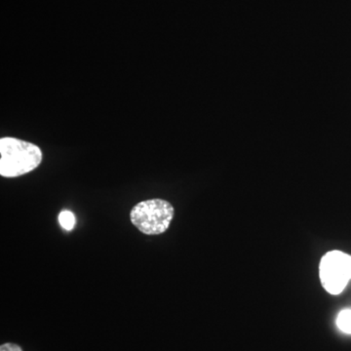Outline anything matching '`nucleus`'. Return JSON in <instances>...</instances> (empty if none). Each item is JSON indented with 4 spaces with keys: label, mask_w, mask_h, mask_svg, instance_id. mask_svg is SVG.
Masks as SVG:
<instances>
[{
    "label": "nucleus",
    "mask_w": 351,
    "mask_h": 351,
    "mask_svg": "<svg viewBox=\"0 0 351 351\" xmlns=\"http://www.w3.org/2000/svg\"><path fill=\"white\" fill-rule=\"evenodd\" d=\"M43 152L27 141L13 137L0 138V175L17 178L29 174L40 165Z\"/></svg>",
    "instance_id": "nucleus-1"
},
{
    "label": "nucleus",
    "mask_w": 351,
    "mask_h": 351,
    "mask_svg": "<svg viewBox=\"0 0 351 351\" xmlns=\"http://www.w3.org/2000/svg\"><path fill=\"white\" fill-rule=\"evenodd\" d=\"M175 216L169 201L154 198L141 201L132 208L130 221L145 235H159L167 232Z\"/></svg>",
    "instance_id": "nucleus-2"
},
{
    "label": "nucleus",
    "mask_w": 351,
    "mask_h": 351,
    "mask_svg": "<svg viewBox=\"0 0 351 351\" xmlns=\"http://www.w3.org/2000/svg\"><path fill=\"white\" fill-rule=\"evenodd\" d=\"M319 276L329 294H341L351 279V256L341 251L328 252L321 260Z\"/></svg>",
    "instance_id": "nucleus-3"
},
{
    "label": "nucleus",
    "mask_w": 351,
    "mask_h": 351,
    "mask_svg": "<svg viewBox=\"0 0 351 351\" xmlns=\"http://www.w3.org/2000/svg\"><path fill=\"white\" fill-rule=\"evenodd\" d=\"M337 325L341 331L351 334V309H343L337 318Z\"/></svg>",
    "instance_id": "nucleus-4"
},
{
    "label": "nucleus",
    "mask_w": 351,
    "mask_h": 351,
    "mask_svg": "<svg viewBox=\"0 0 351 351\" xmlns=\"http://www.w3.org/2000/svg\"><path fill=\"white\" fill-rule=\"evenodd\" d=\"M59 223L64 230L71 232V230L75 228L76 223L75 214L71 211H69V210H64L59 215Z\"/></svg>",
    "instance_id": "nucleus-5"
},
{
    "label": "nucleus",
    "mask_w": 351,
    "mask_h": 351,
    "mask_svg": "<svg viewBox=\"0 0 351 351\" xmlns=\"http://www.w3.org/2000/svg\"><path fill=\"white\" fill-rule=\"evenodd\" d=\"M0 351H23V348L16 343H7L0 346Z\"/></svg>",
    "instance_id": "nucleus-6"
}]
</instances>
